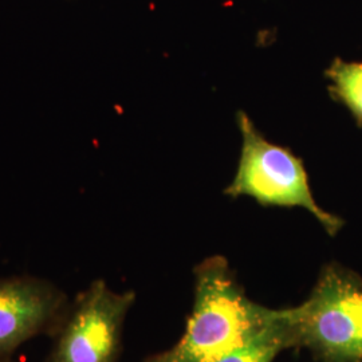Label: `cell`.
Instances as JSON below:
<instances>
[{
    "instance_id": "6da1fadb",
    "label": "cell",
    "mask_w": 362,
    "mask_h": 362,
    "mask_svg": "<svg viewBox=\"0 0 362 362\" xmlns=\"http://www.w3.org/2000/svg\"><path fill=\"white\" fill-rule=\"evenodd\" d=\"M281 314L247 297L227 259L211 257L194 269V309L179 342L144 362L216 361L263 334Z\"/></svg>"
},
{
    "instance_id": "7a4b0ae2",
    "label": "cell",
    "mask_w": 362,
    "mask_h": 362,
    "mask_svg": "<svg viewBox=\"0 0 362 362\" xmlns=\"http://www.w3.org/2000/svg\"><path fill=\"white\" fill-rule=\"evenodd\" d=\"M288 309L296 349L318 362H362V275L329 263L309 298Z\"/></svg>"
},
{
    "instance_id": "3957f363",
    "label": "cell",
    "mask_w": 362,
    "mask_h": 362,
    "mask_svg": "<svg viewBox=\"0 0 362 362\" xmlns=\"http://www.w3.org/2000/svg\"><path fill=\"white\" fill-rule=\"evenodd\" d=\"M238 127L243 137L242 153L224 194L233 199L250 196L262 206L305 208L326 233L336 236L345 221L317 204L303 160L288 148L267 141L245 112L238 113Z\"/></svg>"
},
{
    "instance_id": "277c9868",
    "label": "cell",
    "mask_w": 362,
    "mask_h": 362,
    "mask_svg": "<svg viewBox=\"0 0 362 362\" xmlns=\"http://www.w3.org/2000/svg\"><path fill=\"white\" fill-rule=\"evenodd\" d=\"M134 300V291L116 293L103 279L91 282L70 300L45 362H118Z\"/></svg>"
},
{
    "instance_id": "5b68a950",
    "label": "cell",
    "mask_w": 362,
    "mask_h": 362,
    "mask_svg": "<svg viewBox=\"0 0 362 362\" xmlns=\"http://www.w3.org/2000/svg\"><path fill=\"white\" fill-rule=\"evenodd\" d=\"M69 303L65 291L47 279L0 278V362L13 361L16 350L35 337H52Z\"/></svg>"
},
{
    "instance_id": "8992f818",
    "label": "cell",
    "mask_w": 362,
    "mask_h": 362,
    "mask_svg": "<svg viewBox=\"0 0 362 362\" xmlns=\"http://www.w3.org/2000/svg\"><path fill=\"white\" fill-rule=\"evenodd\" d=\"M291 348L296 349L290 309H282L281 317L263 334L214 362H274L279 353Z\"/></svg>"
},
{
    "instance_id": "52a82bcc",
    "label": "cell",
    "mask_w": 362,
    "mask_h": 362,
    "mask_svg": "<svg viewBox=\"0 0 362 362\" xmlns=\"http://www.w3.org/2000/svg\"><path fill=\"white\" fill-rule=\"evenodd\" d=\"M325 77L330 81L327 89L333 100L344 105L362 127V62L336 58L325 70Z\"/></svg>"
}]
</instances>
